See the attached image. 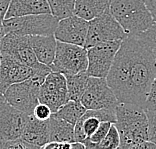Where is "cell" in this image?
I'll use <instances>...</instances> for the list:
<instances>
[{
    "label": "cell",
    "instance_id": "6da1fadb",
    "mask_svg": "<svg viewBox=\"0 0 156 149\" xmlns=\"http://www.w3.org/2000/svg\"><path fill=\"white\" fill-rule=\"evenodd\" d=\"M156 76L153 50L138 35L127 36L120 45L106 80L118 102L142 106Z\"/></svg>",
    "mask_w": 156,
    "mask_h": 149
},
{
    "label": "cell",
    "instance_id": "7a4b0ae2",
    "mask_svg": "<svg viewBox=\"0 0 156 149\" xmlns=\"http://www.w3.org/2000/svg\"><path fill=\"white\" fill-rule=\"evenodd\" d=\"M115 117L114 124L120 134L119 148H156V145L148 139V118L142 106L118 102Z\"/></svg>",
    "mask_w": 156,
    "mask_h": 149
},
{
    "label": "cell",
    "instance_id": "3957f363",
    "mask_svg": "<svg viewBox=\"0 0 156 149\" xmlns=\"http://www.w3.org/2000/svg\"><path fill=\"white\" fill-rule=\"evenodd\" d=\"M110 13L128 36L141 34L154 23L143 0H111Z\"/></svg>",
    "mask_w": 156,
    "mask_h": 149
},
{
    "label": "cell",
    "instance_id": "277c9868",
    "mask_svg": "<svg viewBox=\"0 0 156 149\" xmlns=\"http://www.w3.org/2000/svg\"><path fill=\"white\" fill-rule=\"evenodd\" d=\"M51 71L49 66H44L36 69V72L29 79L10 85L3 93L6 102L26 114L32 115L34 107L39 102L41 84Z\"/></svg>",
    "mask_w": 156,
    "mask_h": 149
},
{
    "label": "cell",
    "instance_id": "5b68a950",
    "mask_svg": "<svg viewBox=\"0 0 156 149\" xmlns=\"http://www.w3.org/2000/svg\"><path fill=\"white\" fill-rule=\"evenodd\" d=\"M59 19L51 13L32 14L12 17L3 20L6 33L13 32L22 35H51L54 34Z\"/></svg>",
    "mask_w": 156,
    "mask_h": 149
},
{
    "label": "cell",
    "instance_id": "8992f818",
    "mask_svg": "<svg viewBox=\"0 0 156 149\" xmlns=\"http://www.w3.org/2000/svg\"><path fill=\"white\" fill-rule=\"evenodd\" d=\"M88 66L87 49L84 46L66 43L57 40L55 58L50 68L64 75L85 72Z\"/></svg>",
    "mask_w": 156,
    "mask_h": 149
},
{
    "label": "cell",
    "instance_id": "52a82bcc",
    "mask_svg": "<svg viewBox=\"0 0 156 149\" xmlns=\"http://www.w3.org/2000/svg\"><path fill=\"white\" fill-rule=\"evenodd\" d=\"M128 35L113 15L109 12L88 21V33L85 48H89L101 42L124 40Z\"/></svg>",
    "mask_w": 156,
    "mask_h": 149
},
{
    "label": "cell",
    "instance_id": "ba28073f",
    "mask_svg": "<svg viewBox=\"0 0 156 149\" xmlns=\"http://www.w3.org/2000/svg\"><path fill=\"white\" fill-rule=\"evenodd\" d=\"M121 43L122 40H112L86 48L88 57L86 72L88 75L106 78Z\"/></svg>",
    "mask_w": 156,
    "mask_h": 149
},
{
    "label": "cell",
    "instance_id": "9c48e42d",
    "mask_svg": "<svg viewBox=\"0 0 156 149\" xmlns=\"http://www.w3.org/2000/svg\"><path fill=\"white\" fill-rule=\"evenodd\" d=\"M86 109H115L118 100L105 77L89 76L87 87L80 98Z\"/></svg>",
    "mask_w": 156,
    "mask_h": 149
},
{
    "label": "cell",
    "instance_id": "30bf717a",
    "mask_svg": "<svg viewBox=\"0 0 156 149\" xmlns=\"http://www.w3.org/2000/svg\"><path fill=\"white\" fill-rule=\"evenodd\" d=\"M0 53L8 54L21 63L32 68H40L42 64L37 60L30 42V36L8 32L1 40Z\"/></svg>",
    "mask_w": 156,
    "mask_h": 149
},
{
    "label": "cell",
    "instance_id": "8fae6325",
    "mask_svg": "<svg viewBox=\"0 0 156 149\" xmlns=\"http://www.w3.org/2000/svg\"><path fill=\"white\" fill-rule=\"evenodd\" d=\"M68 100L66 76L62 73L51 71L41 84L39 102L47 104L53 113H55Z\"/></svg>",
    "mask_w": 156,
    "mask_h": 149
},
{
    "label": "cell",
    "instance_id": "7c38bea8",
    "mask_svg": "<svg viewBox=\"0 0 156 149\" xmlns=\"http://www.w3.org/2000/svg\"><path fill=\"white\" fill-rule=\"evenodd\" d=\"M29 116L7 102L0 105V140L20 138Z\"/></svg>",
    "mask_w": 156,
    "mask_h": 149
},
{
    "label": "cell",
    "instance_id": "4fadbf2b",
    "mask_svg": "<svg viewBox=\"0 0 156 149\" xmlns=\"http://www.w3.org/2000/svg\"><path fill=\"white\" fill-rule=\"evenodd\" d=\"M44 66V65H43ZM42 66V67H43ZM41 68V67H40ZM37 68H32L8 54L1 53L0 63V92L4 93L10 85L31 78Z\"/></svg>",
    "mask_w": 156,
    "mask_h": 149
},
{
    "label": "cell",
    "instance_id": "5bb4252c",
    "mask_svg": "<svg viewBox=\"0 0 156 149\" xmlns=\"http://www.w3.org/2000/svg\"><path fill=\"white\" fill-rule=\"evenodd\" d=\"M88 33V21L73 14L58 21L54 36L59 41L85 46Z\"/></svg>",
    "mask_w": 156,
    "mask_h": 149
},
{
    "label": "cell",
    "instance_id": "9a60e30c",
    "mask_svg": "<svg viewBox=\"0 0 156 149\" xmlns=\"http://www.w3.org/2000/svg\"><path fill=\"white\" fill-rule=\"evenodd\" d=\"M115 109H87L74 125L76 141H83L91 136L103 121L115 122Z\"/></svg>",
    "mask_w": 156,
    "mask_h": 149
},
{
    "label": "cell",
    "instance_id": "2e32d148",
    "mask_svg": "<svg viewBox=\"0 0 156 149\" xmlns=\"http://www.w3.org/2000/svg\"><path fill=\"white\" fill-rule=\"evenodd\" d=\"M21 138L32 145L35 149L44 148L49 142V125L48 120H39L33 115L29 116V119L25 125Z\"/></svg>",
    "mask_w": 156,
    "mask_h": 149
},
{
    "label": "cell",
    "instance_id": "e0dca14e",
    "mask_svg": "<svg viewBox=\"0 0 156 149\" xmlns=\"http://www.w3.org/2000/svg\"><path fill=\"white\" fill-rule=\"evenodd\" d=\"M30 42L38 61L50 67L55 58L57 47V39L54 34L32 35L30 36Z\"/></svg>",
    "mask_w": 156,
    "mask_h": 149
},
{
    "label": "cell",
    "instance_id": "ac0fdd59",
    "mask_svg": "<svg viewBox=\"0 0 156 149\" xmlns=\"http://www.w3.org/2000/svg\"><path fill=\"white\" fill-rule=\"evenodd\" d=\"M51 13L47 0H11L5 18Z\"/></svg>",
    "mask_w": 156,
    "mask_h": 149
},
{
    "label": "cell",
    "instance_id": "d6986e66",
    "mask_svg": "<svg viewBox=\"0 0 156 149\" xmlns=\"http://www.w3.org/2000/svg\"><path fill=\"white\" fill-rule=\"evenodd\" d=\"M111 0H75L74 14L89 21L110 11Z\"/></svg>",
    "mask_w": 156,
    "mask_h": 149
},
{
    "label": "cell",
    "instance_id": "ffe728a7",
    "mask_svg": "<svg viewBox=\"0 0 156 149\" xmlns=\"http://www.w3.org/2000/svg\"><path fill=\"white\" fill-rule=\"evenodd\" d=\"M49 125V142H75V131L74 124L63 120L60 117L52 114L48 119Z\"/></svg>",
    "mask_w": 156,
    "mask_h": 149
},
{
    "label": "cell",
    "instance_id": "44dd1931",
    "mask_svg": "<svg viewBox=\"0 0 156 149\" xmlns=\"http://www.w3.org/2000/svg\"><path fill=\"white\" fill-rule=\"evenodd\" d=\"M89 75L87 72H81L73 75H66L67 90L69 100H79L87 87Z\"/></svg>",
    "mask_w": 156,
    "mask_h": 149
},
{
    "label": "cell",
    "instance_id": "7402d4cb",
    "mask_svg": "<svg viewBox=\"0 0 156 149\" xmlns=\"http://www.w3.org/2000/svg\"><path fill=\"white\" fill-rule=\"evenodd\" d=\"M87 109L79 100H68L64 105H62L57 111L53 114L60 117L65 121L75 125Z\"/></svg>",
    "mask_w": 156,
    "mask_h": 149
},
{
    "label": "cell",
    "instance_id": "603a6c76",
    "mask_svg": "<svg viewBox=\"0 0 156 149\" xmlns=\"http://www.w3.org/2000/svg\"><path fill=\"white\" fill-rule=\"evenodd\" d=\"M51 14L60 20L74 14L75 0H47Z\"/></svg>",
    "mask_w": 156,
    "mask_h": 149
},
{
    "label": "cell",
    "instance_id": "cb8c5ba5",
    "mask_svg": "<svg viewBox=\"0 0 156 149\" xmlns=\"http://www.w3.org/2000/svg\"><path fill=\"white\" fill-rule=\"evenodd\" d=\"M111 125H112V122L110 121L101 122V124L99 125L96 131H95L91 136L86 138L82 142L85 146V149H97V145L100 143L102 139L105 137L109 129H110Z\"/></svg>",
    "mask_w": 156,
    "mask_h": 149
},
{
    "label": "cell",
    "instance_id": "d4e9b609",
    "mask_svg": "<svg viewBox=\"0 0 156 149\" xmlns=\"http://www.w3.org/2000/svg\"><path fill=\"white\" fill-rule=\"evenodd\" d=\"M120 146V134L115 124L112 123L110 129L102 139V141L97 145L99 149H117Z\"/></svg>",
    "mask_w": 156,
    "mask_h": 149
},
{
    "label": "cell",
    "instance_id": "484cf974",
    "mask_svg": "<svg viewBox=\"0 0 156 149\" xmlns=\"http://www.w3.org/2000/svg\"><path fill=\"white\" fill-rule=\"evenodd\" d=\"M0 149H35L32 145L25 142L22 138L14 140H0Z\"/></svg>",
    "mask_w": 156,
    "mask_h": 149
},
{
    "label": "cell",
    "instance_id": "4316f807",
    "mask_svg": "<svg viewBox=\"0 0 156 149\" xmlns=\"http://www.w3.org/2000/svg\"><path fill=\"white\" fill-rule=\"evenodd\" d=\"M53 114V111L51 110V108L49 107L47 104L42 103V102H38V104L35 106L33 109L32 115L39 120H48Z\"/></svg>",
    "mask_w": 156,
    "mask_h": 149
},
{
    "label": "cell",
    "instance_id": "83f0119b",
    "mask_svg": "<svg viewBox=\"0 0 156 149\" xmlns=\"http://www.w3.org/2000/svg\"><path fill=\"white\" fill-rule=\"evenodd\" d=\"M144 109L147 111L156 112V76L151 84L149 92L147 94L146 100H145L144 103Z\"/></svg>",
    "mask_w": 156,
    "mask_h": 149
},
{
    "label": "cell",
    "instance_id": "f1b7e54d",
    "mask_svg": "<svg viewBox=\"0 0 156 149\" xmlns=\"http://www.w3.org/2000/svg\"><path fill=\"white\" fill-rule=\"evenodd\" d=\"M151 49L156 48V22L153 23L149 29L138 35Z\"/></svg>",
    "mask_w": 156,
    "mask_h": 149
},
{
    "label": "cell",
    "instance_id": "f546056e",
    "mask_svg": "<svg viewBox=\"0 0 156 149\" xmlns=\"http://www.w3.org/2000/svg\"><path fill=\"white\" fill-rule=\"evenodd\" d=\"M145 111L148 118V139L156 145V112Z\"/></svg>",
    "mask_w": 156,
    "mask_h": 149
},
{
    "label": "cell",
    "instance_id": "4dcf8cb0",
    "mask_svg": "<svg viewBox=\"0 0 156 149\" xmlns=\"http://www.w3.org/2000/svg\"><path fill=\"white\" fill-rule=\"evenodd\" d=\"M45 149H72V143L69 142H56L51 141L44 146Z\"/></svg>",
    "mask_w": 156,
    "mask_h": 149
},
{
    "label": "cell",
    "instance_id": "1f68e13d",
    "mask_svg": "<svg viewBox=\"0 0 156 149\" xmlns=\"http://www.w3.org/2000/svg\"><path fill=\"white\" fill-rule=\"evenodd\" d=\"M145 5L149 10L154 22H156V0H143Z\"/></svg>",
    "mask_w": 156,
    "mask_h": 149
},
{
    "label": "cell",
    "instance_id": "d6a6232c",
    "mask_svg": "<svg viewBox=\"0 0 156 149\" xmlns=\"http://www.w3.org/2000/svg\"><path fill=\"white\" fill-rule=\"evenodd\" d=\"M10 2H11V0H0V21L4 20Z\"/></svg>",
    "mask_w": 156,
    "mask_h": 149
},
{
    "label": "cell",
    "instance_id": "836d02e7",
    "mask_svg": "<svg viewBox=\"0 0 156 149\" xmlns=\"http://www.w3.org/2000/svg\"><path fill=\"white\" fill-rule=\"evenodd\" d=\"M6 34L4 25H3V21H0V39H2L4 37V35Z\"/></svg>",
    "mask_w": 156,
    "mask_h": 149
},
{
    "label": "cell",
    "instance_id": "e575fe53",
    "mask_svg": "<svg viewBox=\"0 0 156 149\" xmlns=\"http://www.w3.org/2000/svg\"><path fill=\"white\" fill-rule=\"evenodd\" d=\"M6 100H5V97H4V94L2 92H0V105H2L3 103H5Z\"/></svg>",
    "mask_w": 156,
    "mask_h": 149
},
{
    "label": "cell",
    "instance_id": "d590c367",
    "mask_svg": "<svg viewBox=\"0 0 156 149\" xmlns=\"http://www.w3.org/2000/svg\"><path fill=\"white\" fill-rule=\"evenodd\" d=\"M152 50H153V53H154V57H155V60H156V48L152 49Z\"/></svg>",
    "mask_w": 156,
    "mask_h": 149
},
{
    "label": "cell",
    "instance_id": "8d00e7d4",
    "mask_svg": "<svg viewBox=\"0 0 156 149\" xmlns=\"http://www.w3.org/2000/svg\"><path fill=\"white\" fill-rule=\"evenodd\" d=\"M0 63H1V53H0Z\"/></svg>",
    "mask_w": 156,
    "mask_h": 149
},
{
    "label": "cell",
    "instance_id": "74e56055",
    "mask_svg": "<svg viewBox=\"0 0 156 149\" xmlns=\"http://www.w3.org/2000/svg\"><path fill=\"white\" fill-rule=\"evenodd\" d=\"M1 40H2V39H0V46H1Z\"/></svg>",
    "mask_w": 156,
    "mask_h": 149
}]
</instances>
